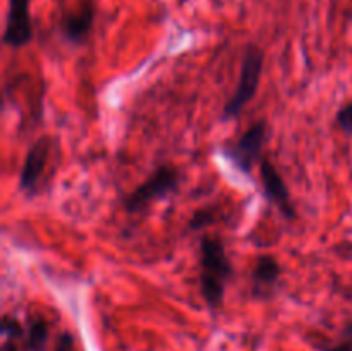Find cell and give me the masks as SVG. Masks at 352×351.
I'll list each match as a JSON object with an SVG mask.
<instances>
[{
	"instance_id": "obj_1",
	"label": "cell",
	"mask_w": 352,
	"mask_h": 351,
	"mask_svg": "<svg viewBox=\"0 0 352 351\" xmlns=\"http://www.w3.org/2000/svg\"><path fill=\"white\" fill-rule=\"evenodd\" d=\"M199 284H201V295L206 305L212 310L220 308L226 298V284L234 274L232 262L226 251V244L222 240L213 236H205L199 246Z\"/></svg>"
},
{
	"instance_id": "obj_2",
	"label": "cell",
	"mask_w": 352,
	"mask_h": 351,
	"mask_svg": "<svg viewBox=\"0 0 352 351\" xmlns=\"http://www.w3.org/2000/svg\"><path fill=\"white\" fill-rule=\"evenodd\" d=\"M265 52L258 45H248L243 54V62H241V74L237 81L236 92L232 93L227 103L223 105L222 119H236L244 107L254 98L260 86L261 72H263Z\"/></svg>"
},
{
	"instance_id": "obj_3",
	"label": "cell",
	"mask_w": 352,
	"mask_h": 351,
	"mask_svg": "<svg viewBox=\"0 0 352 351\" xmlns=\"http://www.w3.org/2000/svg\"><path fill=\"white\" fill-rule=\"evenodd\" d=\"M179 182H181V176H179L177 169L172 167V165H160V167L151 172L146 181L136 186L124 198V210L127 213L141 212L150 203H153L155 200L165 198V196L177 191Z\"/></svg>"
},
{
	"instance_id": "obj_4",
	"label": "cell",
	"mask_w": 352,
	"mask_h": 351,
	"mask_svg": "<svg viewBox=\"0 0 352 351\" xmlns=\"http://www.w3.org/2000/svg\"><path fill=\"white\" fill-rule=\"evenodd\" d=\"M268 136V124L265 119L256 120L246 133L237 140V143L227 151L232 164L244 174H250L256 162H261L265 141Z\"/></svg>"
},
{
	"instance_id": "obj_5",
	"label": "cell",
	"mask_w": 352,
	"mask_h": 351,
	"mask_svg": "<svg viewBox=\"0 0 352 351\" xmlns=\"http://www.w3.org/2000/svg\"><path fill=\"white\" fill-rule=\"evenodd\" d=\"M52 150V138L48 134L38 138L28 150L24 158L23 169L19 176V189L26 196L33 198L40 191V181L43 178V172L47 169L48 157Z\"/></svg>"
},
{
	"instance_id": "obj_6",
	"label": "cell",
	"mask_w": 352,
	"mask_h": 351,
	"mask_svg": "<svg viewBox=\"0 0 352 351\" xmlns=\"http://www.w3.org/2000/svg\"><path fill=\"white\" fill-rule=\"evenodd\" d=\"M31 0H9L3 30V43L10 48H21L33 38Z\"/></svg>"
},
{
	"instance_id": "obj_7",
	"label": "cell",
	"mask_w": 352,
	"mask_h": 351,
	"mask_svg": "<svg viewBox=\"0 0 352 351\" xmlns=\"http://www.w3.org/2000/svg\"><path fill=\"white\" fill-rule=\"evenodd\" d=\"M95 14L93 0H79L74 9L67 10L60 21V31L65 40L76 45L85 43L95 24Z\"/></svg>"
},
{
	"instance_id": "obj_8",
	"label": "cell",
	"mask_w": 352,
	"mask_h": 351,
	"mask_svg": "<svg viewBox=\"0 0 352 351\" xmlns=\"http://www.w3.org/2000/svg\"><path fill=\"white\" fill-rule=\"evenodd\" d=\"M260 178L261 184H263L265 196L270 200L272 205L277 206V209L284 213L285 219H296L298 213H296L294 205H292L287 186H285L280 172L277 171V167H275L268 158H261Z\"/></svg>"
},
{
	"instance_id": "obj_9",
	"label": "cell",
	"mask_w": 352,
	"mask_h": 351,
	"mask_svg": "<svg viewBox=\"0 0 352 351\" xmlns=\"http://www.w3.org/2000/svg\"><path fill=\"white\" fill-rule=\"evenodd\" d=\"M282 268L280 264L272 255H261L258 257L256 265L251 272V279H253V288L256 295H263V292L272 291L277 286L278 279H280Z\"/></svg>"
},
{
	"instance_id": "obj_10",
	"label": "cell",
	"mask_w": 352,
	"mask_h": 351,
	"mask_svg": "<svg viewBox=\"0 0 352 351\" xmlns=\"http://www.w3.org/2000/svg\"><path fill=\"white\" fill-rule=\"evenodd\" d=\"M50 336V326L43 317H31L23 341V351H43Z\"/></svg>"
},
{
	"instance_id": "obj_11",
	"label": "cell",
	"mask_w": 352,
	"mask_h": 351,
	"mask_svg": "<svg viewBox=\"0 0 352 351\" xmlns=\"http://www.w3.org/2000/svg\"><path fill=\"white\" fill-rule=\"evenodd\" d=\"M215 220H217V210L210 209V206H205V209H199L192 213L191 219H189L188 227L191 231H201L212 226Z\"/></svg>"
},
{
	"instance_id": "obj_12",
	"label": "cell",
	"mask_w": 352,
	"mask_h": 351,
	"mask_svg": "<svg viewBox=\"0 0 352 351\" xmlns=\"http://www.w3.org/2000/svg\"><path fill=\"white\" fill-rule=\"evenodd\" d=\"M337 124L344 133L352 136V102L340 107V110L337 112Z\"/></svg>"
},
{
	"instance_id": "obj_13",
	"label": "cell",
	"mask_w": 352,
	"mask_h": 351,
	"mask_svg": "<svg viewBox=\"0 0 352 351\" xmlns=\"http://www.w3.org/2000/svg\"><path fill=\"white\" fill-rule=\"evenodd\" d=\"M327 351H352V323L346 327L340 343H337L336 346H332L330 350H327Z\"/></svg>"
}]
</instances>
